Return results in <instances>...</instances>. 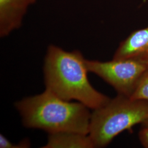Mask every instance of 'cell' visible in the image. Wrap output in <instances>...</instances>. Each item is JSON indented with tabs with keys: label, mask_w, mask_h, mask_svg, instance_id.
<instances>
[{
	"label": "cell",
	"mask_w": 148,
	"mask_h": 148,
	"mask_svg": "<svg viewBox=\"0 0 148 148\" xmlns=\"http://www.w3.org/2000/svg\"><path fill=\"white\" fill-rule=\"evenodd\" d=\"M86 60L78 50L67 52L49 45L44 65L46 90L62 99L76 100L95 110L105 106L110 98L90 84Z\"/></svg>",
	"instance_id": "6da1fadb"
},
{
	"label": "cell",
	"mask_w": 148,
	"mask_h": 148,
	"mask_svg": "<svg viewBox=\"0 0 148 148\" xmlns=\"http://www.w3.org/2000/svg\"><path fill=\"white\" fill-rule=\"evenodd\" d=\"M142 125L144 127H148V118L145 121L143 122L142 123Z\"/></svg>",
	"instance_id": "8fae6325"
},
{
	"label": "cell",
	"mask_w": 148,
	"mask_h": 148,
	"mask_svg": "<svg viewBox=\"0 0 148 148\" xmlns=\"http://www.w3.org/2000/svg\"><path fill=\"white\" fill-rule=\"evenodd\" d=\"M36 0H0V36L5 37L21 27L30 6Z\"/></svg>",
	"instance_id": "5b68a950"
},
{
	"label": "cell",
	"mask_w": 148,
	"mask_h": 148,
	"mask_svg": "<svg viewBox=\"0 0 148 148\" xmlns=\"http://www.w3.org/2000/svg\"><path fill=\"white\" fill-rule=\"evenodd\" d=\"M144 1H146V0H144Z\"/></svg>",
	"instance_id": "7c38bea8"
},
{
	"label": "cell",
	"mask_w": 148,
	"mask_h": 148,
	"mask_svg": "<svg viewBox=\"0 0 148 148\" xmlns=\"http://www.w3.org/2000/svg\"><path fill=\"white\" fill-rule=\"evenodd\" d=\"M130 98L136 100L148 101V68L142 75Z\"/></svg>",
	"instance_id": "ba28073f"
},
{
	"label": "cell",
	"mask_w": 148,
	"mask_h": 148,
	"mask_svg": "<svg viewBox=\"0 0 148 148\" xmlns=\"http://www.w3.org/2000/svg\"><path fill=\"white\" fill-rule=\"evenodd\" d=\"M45 148H95L88 134L74 132L49 134Z\"/></svg>",
	"instance_id": "52a82bcc"
},
{
	"label": "cell",
	"mask_w": 148,
	"mask_h": 148,
	"mask_svg": "<svg viewBox=\"0 0 148 148\" xmlns=\"http://www.w3.org/2000/svg\"><path fill=\"white\" fill-rule=\"evenodd\" d=\"M88 72L95 74L111 85L119 95L131 96L144 71V64L132 59H113L109 62L86 60Z\"/></svg>",
	"instance_id": "277c9868"
},
{
	"label": "cell",
	"mask_w": 148,
	"mask_h": 148,
	"mask_svg": "<svg viewBox=\"0 0 148 148\" xmlns=\"http://www.w3.org/2000/svg\"><path fill=\"white\" fill-rule=\"evenodd\" d=\"M138 137L140 142L144 147L148 148V128L144 127L140 129L138 133Z\"/></svg>",
	"instance_id": "30bf717a"
},
{
	"label": "cell",
	"mask_w": 148,
	"mask_h": 148,
	"mask_svg": "<svg viewBox=\"0 0 148 148\" xmlns=\"http://www.w3.org/2000/svg\"><path fill=\"white\" fill-rule=\"evenodd\" d=\"M30 146V142L28 139H25L20 143L15 144L11 142L2 134L0 135V148H27Z\"/></svg>",
	"instance_id": "9c48e42d"
},
{
	"label": "cell",
	"mask_w": 148,
	"mask_h": 148,
	"mask_svg": "<svg viewBox=\"0 0 148 148\" xmlns=\"http://www.w3.org/2000/svg\"><path fill=\"white\" fill-rule=\"evenodd\" d=\"M148 118V101L118 94L91 114L88 135L95 148H104L114 138Z\"/></svg>",
	"instance_id": "3957f363"
},
{
	"label": "cell",
	"mask_w": 148,
	"mask_h": 148,
	"mask_svg": "<svg viewBox=\"0 0 148 148\" xmlns=\"http://www.w3.org/2000/svg\"><path fill=\"white\" fill-rule=\"evenodd\" d=\"M23 125L49 134L74 132L88 134L91 114L84 104L72 103L45 90L42 93L16 102Z\"/></svg>",
	"instance_id": "7a4b0ae2"
},
{
	"label": "cell",
	"mask_w": 148,
	"mask_h": 148,
	"mask_svg": "<svg viewBox=\"0 0 148 148\" xmlns=\"http://www.w3.org/2000/svg\"><path fill=\"white\" fill-rule=\"evenodd\" d=\"M132 59L148 68V26L132 32L117 48L113 59Z\"/></svg>",
	"instance_id": "8992f818"
}]
</instances>
